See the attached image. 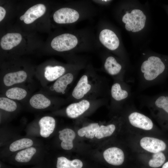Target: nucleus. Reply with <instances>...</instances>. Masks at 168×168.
<instances>
[{"instance_id":"nucleus-1","label":"nucleus","mask_w":168,"mask_h":168,"mask_svg":"<svg viewBox=\"0 0 168 168\" xmlns=\"http://www.w3.org/2000/svg\"><path fill=\"white\" fill-rule=\"evenodd\" d=\"M168 75V58L151 56L142 64L138 79L144 89L163 81Z\"/></svg>"},{"instance_id":"nucleus-2","label":"nucleus","mask_w":168,"mask_h":168,"mask_svg":"<svg viewBox=\"0 0 168 168\" xmlns=\"http://www.w3.org/2000/svg\"><path fill=\"white\" fill-rule=\"evenodd\" d=\"M66 68L61 65H48L42 69L35 72V75L42 87H46L67 73Z\"/></svg>"},{"instance_id":"nucleus-3","label":"nucleus","mask_w":168,"mask_h":168,"mask_svg":"<svg viewBox=\"0 0 168 168\" xmlns=\"http://www.w3.org/2000/svg\"><path fill=\"white\" fill-rule=\"evenodd\" d=\"M74 78L72 73L67 72L49 85L42 87L39 91L54 96L64 94L73 82Z\"/></svg>"},{"instance_id":"nucleus-4","label":"nucleus","mask_w":168,"mask_h":168,"mask_svg":"<svg viewBox=\"0 0 168 168\" xmlns=\"http://www.w3.org/2000/svg\"><path fill=\"white\" fill-rule=\"evenodd\" d=\"M64 102L65 101L63 99L49 95L38 91L32 94L26 104L33 109L42 110L49 108Z\"/></svg>"},{"instance_id":"nucleus-5","label":"nucleus","mask_w":168,"mask_h":168,"mask_svg":"<svg viewBox=\"0 0 168 168\" xmlns=\"http://www.w3.org/2000/svg\"><path fill=\"white\" fill-rule=\"evenodd\" d=\"M31 84L14 86L1 91L0 95L18 102L26 103L33 94Z\"/></svg>"},{"instance_id":"nucleus-6","label":"nucleus","mask_w":168,"mask_h":168,"mask_svg":"<svg viewBox=\"0 0 168 168\" xmlns=\"http://www.w3.org/2000/svg\"><path fill=\"white\" fill-rule=\"evenodd\" d=\"M111 102L122 103L129 101L132 93L129 86L124 79H115L110 89Z\"/></svg>"},{"instance_id":"nucleus-7","label":"nucleus","mask_w":168,"mask_h":168,"mask_svg":"<svg viewBox=\"0 0 168 168\" xmlns=\"http://www.w3.org/2000/svg\"><path fill=\"white\" fill-rule=\"evenodd\" d=\"M91 79V77L86 74L82 76L73 88L71 98L80 100L84 99L91 93L95 87V84Z\"/></svg>"},{"instance_id":"nucleus-8","label":"nucleus","mask_w":168,"mask_h":168,"mask_svg":"<svg viewBox=\"0 0 168 168\" xmlns=\"http://www.w3.org/2000/svg\"><path fill=\"white\" fill-rule=\"evenodd\" d=\"M78 43L76 36L69 33L62 34L54 38L51 45L55 50L59 52L69 50L74 47Z\"/></svg>"},{"instance_id":"nucleus-9","label":"nucleus","mask_w":168,"mask_h":168,"mask_svg":"<svg viewBox=\"0 0 168 168\" xmlns=\"http://www.w3.org/2000/svg\"><path fill=\"white\" fill-rule=\"evenodd\" d=\"M78 12L72 8L64 7L56 11L53 15L54 21L58 24L71 23L79 19Z\"/></svg>"},{"instance_id":"nucleus-10","label":"nucleus","mask_w":168,"mask_h":168,"mask_svg":"<svg viewBox=\"0 0 168 168\" xmlns=\"http://www.w3.org/2000/svg\"><path fill=\"white\" fill-rule=\"evenodd\" d=\"M130 123L132 126L145 130H150L153 126L151 119L145 115L137 111L130 113L128 116Z\"/></svg>"},{"instance_id":"nucleus-11","label":"nucleus","mask_w":168,"mask_h":168,"mask_svg":"<svg viewBox=\"0 0 168 168\" xmlns=\"http://www.w3.org/2000/svg\"><path fill=\"white\" fill-rule=\"evenodd\" d=\"M89 100L83 99L69 104L65 109L67 116L76 118L82 115L90 108L91 103Z\"/></svg>"},{"instance_id":"nucleus-12","label":"nucleus","mask_w":168,"mask_h":168,"mask_svg":"<svg viewBox=\"0 0 168 168\" xmlns=\"http://www.w3.org/2000/svg\"><path fill=\"white\" fill-rule=\"evenodd\" d=\"M140 143L143 149L153 153L163 151L166 147V144L164 142L152 137H143L140 140Z\"/></svg>"},{"instance_id":"nucleus-13","label":"nucleus","mask_w":168,"mask_h":168,"mask_svg":"<svg viewBox=\"0 0 168 168\" xmlns=\"http://www.w3.org/2000/svg\"><path fill=\"white\" fill-rule=\"evenodd\" d=\"M100 41L108 49L114 50L119 46V41L116 35L112 30L105 29L101 31L99 35Z\"/></svg>"},{"instance_id":"nucleus-14","label":"nucleus","mask_w":168,"mask_h":168,"mask_svg":"<svg viewBox=\"0 0 168 168\" xmlns=\"http://www.w3.org/2000/svg\"><path fill=\"white\" fill-rule=\"evenodd\" d=\"M103 155L105 160L109 164L113 165H120L124 161L123 152L117 147H111L106 149Z\"/></svg>"},{"instance_id":"nucleus-15","label":"nucleus","mask_w":168,"mask_h":168,"mask_svg":"<svg viewBox=\"0 0 168 168\" xmlns=\"http://www.w3.org/2000/svg\"><path fill=\"white\" fill-rule=\"evenodd\" d=\"M46 10L45 6L42 4H38L29 8L24 14L20 17L26 24H30L43 16Z\"/></svg>"},{"instance_id":"nucleus-16","label":"nucleus","mask_w":168,"mask_h":168,"mask_svg":"<svg viewBox=\"0 0 168 168\" xmlns=\"http://www.w3.org/2000/svg\"><path fill=\"white\" fill-rule=\"evenodd\" d=\"M106 72L115 79H124V76L122 73V66L113 56L107 57L104 64Z\"/></svg>"},{"instance_id":"nucleus-17","label":"nucleus","mask_w":168,"mask_h":168,"mask_svg":"<svg viewBox=\"0 0 168 168\" xmlns=\"http://www.w3.org/2000/svg\"><path fill=\"white\" fill-rule=\"evenodd\" d=\"M38 124L40 128L41 136L47 138L52 133L55 128L56 121L55 119L50 116H44L39 121Z\"/></svg>"},{"instance_id":"nucleus-18","label":"nucleus","mask_w":168,"mask_h":168,"mask_svg":"<svg viewBox=\"0 0 168 168\" xmlns=\"http://www.w3.org/2000/svg\"><path fill=\"white\" fill-rule=\"evenodd\" d=\"M22 40L21 35L17 33H8L1 38L0 45L4 50H8L17 45Z\"/></svg>"},{"instance_id":"nucleus-19","label":"nucleus","mask_w":168,"mask_h":168,"mask_svg":"<svg viewBox=\"0 0 168 168\" xmlns=\"http://www.w3.org/2000/svg\"><path fill=\"white\" fill-rule=\"evenodd\" d=\"M59 138L62 141L61 147L65 150L71 149L73 147V140L75 137V132L70 128H65L59 131Z\"/></svg>"},{"instance_id":"nucleus-20","label":"nucleus","mask_w":168,"mask_h":168,"mask_svg":"<svg viewBox=\"0 0 168 168\" xmlns=\"http://www.w3.org/2000/svg\"><path fill=\"white\" fill-rule=\"evenodd\" d=\"M19 102L0 95V110L8 113L16 111L19 107Z\"/></svg>"},{"instance_id":"nucleus-21","label":"nucleus","mask_w":168,"mask_h":168,"mask_svg":"<svg viewBox=\"0 0 168 168\" xmlns=\"http://www.w3.org/2000/svg\"><path fill=\"white\" fill-rule=\"evenodd\" d=\"M82 162L78 159L70 161L63 156L57 158V168H82Z\"/></svg>"},{"instance_id":"nucleus-22","label":"nucleus","mask_w":168,"mask_h":168,"mask_svg":"<svg viewBox=\"0 0 168 168\" xmlns=\"http://www.w3.org/2000/svg\"><path fill=\"white\" fill-rule=\"evenodd\" d=\"M36 149L30 147L18 152L16 154L15 159L19 162H27L29 161L36 152Z\"/></svg>"},{"instance_id":"nucleus-23","label":"nucleus","mask_w":168,"mask_h":168,"mask_svg":"<svg viewBox=\"0 0 168 168\" xmlns=\"http://www.w3.org/2000/svg\"><path fill=\"white\" fill-rule=\"evenodd\" d=\"M100 126L97 123H92L88 126L80 129L77 132L80 137L84 136L88 138H93L95 135Z\"/></svg>"},{"instance_id":"nucleus-24","label":"nucleus","mask_w":168,"mask_h":168,"mask_svg":"<svg viewBox=\"0 0 168 168\" xmlns=\"http://www.w3.org/2000/svg\"><path fill=\"white\" fill-rule=\"evenodd\" d=\"M33 142L32 140L28 138H23L17 140L12 143L9 147L10 150L16 152L31 147Z\"/></svg>"},{"instance_id":"nucleus-25","label":"nucleus","mask_w":168,"mask_h":168,"mask_svg":"<svg viewBox=\"0 0 168 168\" xmlns=\"http://www.w3.org/2000/svg\"><path fill=\"white\" fill-rule=\"evenodd\" d=\"M115 126L114 124H111L105 126H100L95 134V137L98 139L110 136L114 132Z\"/></svg>"},{"instance_id":"nucleus-26","label":"nucleus","mask_w":168,"mask_h":168,"mask_svg":"<svg viewBox=\"0 0 168 168\" xmlns=\"http://www.w3.org/2000/svg\"><path fill=\"white\" fill-rule=\"evenodd\" d=\"M166 157L161 152L154 153L152 158L149 161V165L151 167L157 168L160 166L164 162Z\"/></svg>"},{"instance_id":"nucleus-27","label":"nucleus","mask_w":168,"mask_h":168,"mask_svg":"<svg viewBox=\"0 0 168 168\" xmlns=\"http://www.w3.org/2000/svg\"><path fill=\"white\" fill-rule=\"evenodd\" d=\"M6 11L5 9L1 6L0 7V21H1L4 17Z\"/></svg>"},{"instance_id":"nucleus-28","label":"nucleus","mask_w":168,"mask_h":168,"mask_svg":"<svg viewBox=\"0 0 168 168\" xmlns=\"http://www.w3.org/2000/svg\"><path fill=\"white\" fill-rule=\"evenodd\" d=\"M162 168H168V161L164 164Z\"/></svg>"},{"instance_id":"nucleus-29","label":"nucleus","mask_w":168,"mask_h":168,"mask_svg":"<svg viewBox=\"0 0 168 168\" xmlns=\"http://www.w3.org/2000/svg\"><path fill=\"white\" fill-rule=\"evenodd\" d=\"M135 13H136L135 9H134V10H133L131 11V13H130L132 15H133V14H135Z\"/></svg>"}]
</instances>
